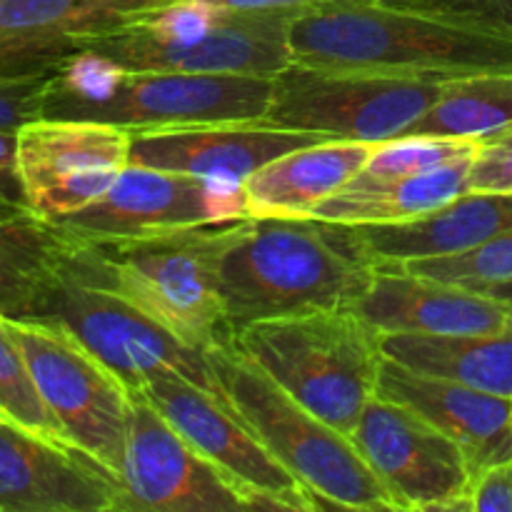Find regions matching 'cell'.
Listing matches in <instances>:
<instances>
[{"label":"cell","instance_id":"6da1fadb","mask_svg":"<svg viewBox=\"0 0 512 512\" xmlns=\"http://www.w3.org/2000/svg\"><path fill=\"white\" fill-rule=\"evenodd\" d=\"M288 45L308 68L420 83L512 70V40L375 0H335L295 15Z\"/></svg>","mask_w":512,"mask_h":512},{"label":"cell","instance_id":"7a4b0ae2","mask_svg":"<svg viewBox=\"0 0 512 512\" xmlns=\"http://www.w3.org/2000/svg\"><path fill=\"white\" fill-rule=\"evenodd\" d=\"M240 220L125 238H70L65 275L118 295L190 348L208 353L235 340L218 278Z\"/></svg>","mask_w":512,"mask_h":512},{"label":"cell","instance_id":"3957f363","mask_svg":"<svg viewBox=\"0 0 512 512\" xmlns=\"http://www.w3.org/2000/svg\"><path fill=\"white\" fill-rule=\"evenodd\" d=\"M348 225L243 218L220 260V298L233 335L260 320L350 308L373 280Z\"/></svg>","mask_w":512,"mask_h":512},{"label":"cell","instance_id":"277c9868","mask_svg":"<svg viewBox=\"0 0 512 512\" xmlns=\"http://www.w3.org/2000/svg\"><path fill=\"white\" fill-rule=\"evenodd\" d=\"M275 78L135 70L75 50L45 80L40 118L108 123L130 133L263 120Z\"/></svg>","mask_w":512,"mask_h":512},{"label":"cell","instance_id":"5b68a950","mask_svg":"<svg viewBox=\"0 0 512 512\" xmlns=\"http://www.w3.org/2000/svg\"><path fill=\"white\" fill-rule=\"evenodd\" d=\"M215 390L320 508L398 510L350 435L280 388L238 343L205 353Z\"/></svg>","mask_w":512,"mask_h":512},{"label":"cell","instance_id":"8992f818","mask_svg":"<svg viewBox=\"0 0 512 512\" xmlns=\"http://www.w3.org/2000/svg\"><path fill=\"white\" fill-rule=\"evenodd\" d=\"M235 343L300 405L345 435H353L378 395L383 343L353 308L260 320L240 330Z\"/></svg>","mask_w":512,"mask_h":512},{"label":"cell","instance_id":"52a82bcc","mask_svg":"<svg viewBox=\"0 0 512 512\" xmlns=\"http://www.w3.org/2000/svg\"><path fill=\"white\" fill-rule=\"evenodd\" d=\"M288 13H240L205 0H173L143 20L80 40L78 50L135 70L275 78L295 65Z\"/></svg>","mask_w":512,"mask_h":512},{"label":"cell","instance_id":"ba28073f","mask_svg":"<svg viewBox=\"0 0 512 512\" xmlns=\"http://www.w3.org/2000/svg\"><path fill=\"white\" fill-rule=\"evenodd\" d=\"M10 325L68 443L120 480L135 390L65 325L13 318Z\"/></svg>","mask_w":512,"mask_h":512},{"label":"cell","instance_id":"9c48e42d","mask_svg":"<svg viewBox=\"0 0 512 512\" xmlns=\"http://www.w3.org/2000/svg\"><path fill=\"white\" fill-rule=\"evenodd\" d=\"M443 83L290 65L275 75L260 123L328 140L383 143L408 133L440 98Z\"/></svg>","mask_w":512,"mask_h":512},{"label":"cell","instance_id":"30bf717a","mask_svg":"<svg viewBox=\"0 0 512 512\" xmlns=\"http://www.w3.org/2000/svg\"><path fill=\"white\" fill-rule=\"evenodd\" d=\"M140 393L245 495L250 510H318L303 483L273 458L220 393L173 370L153 375Z\"/></svg>","mask_w":512,"mask_h":512},{"label":"cell","instance_id":"8fae6325","mask_svg":"<svg viewBox=\"0 0 512 512\" xmlns=\"http://www.w3.org/2000/svg\"><path fill=\"white\" fill-rule=\"evenodd\" d=\"M350 440L398 510H473L465 453L408 405L375 395Z\"/></svg>","mask_w":512,"mask_h":512},{"label":"cell","instance_id":"7c38bea8","mask_svg":"<svg viewBox=\"0 0 512 512\" xmlns=\"http://www.w3.org/2000/svg\"><path fill=\"white\" fill-rule=\"evenodd\" d=\"M250 218L243 183L130 163L88 208L58 220L78 240L165 233Z\"/></svg>","mask_w":512,"mask_h":512},{"label":"cell","instance_id":"4fadbf2b","mask_svg":"<svg viewBox=\"0 0 512 512\" xmlns=\"http://www.w3.org/2000/svg\"><path fill=\"white\" fill-rule=\"evenodd\" d=\"M35 320H55L65 325L90 353L115 370L130 390H140L153 375L168 370L215 390L203 350L190 348L108 290L78 283L65 275L50 295L45 313Z\"/></svg>","mask_w":512,"mask_h":512},{"label":"cell","instance_id":"5bb4252c","mask_svg":"<svg viewBox=\"0 0 512 512\" xmlns=\"http://www.w3.org/2000/svg\"><path fill=\"white\" fill-rule=\"evenodd\" d=\"M133 133L90 120L40 118L18 130V175L25 203L58 223L103 198L130 165Z\"/></svg>","mask_w":512,"mask_h":512},{"label":"cell","instance_id":"9a60e30c","mask_svg":"<svg viewBox=\"0 0 512 512\" xmlns=\"http://www.w3.org/2000/svg\"><path fill=\"white\" fill-rule=\"evenodd\" d=\"M118 510L240 512L250 510V503L135 390L118 480Z\"/></svg>","mask_w":512,"mask_h":512},{"label":"cell","instance_id":"2e32d148","mask_svg":"<svg viewBox=\"0 0 512 512\" xmlns=\"http://www.w3.org/2000/svg\"><path fill=\"white\" fill-rule=\"evenodd\" d=\"M0 512H118V480L83 450L0 420Z\"/></svg>","mask_w":512,"mask_h":512},{"label":"cell","instance_id":"e0dca14e","mask_svg":"<svg viewBox=\"0 0 512 512\" xmlns=\"http://www.w3.org/2000/svg\"><path fill=\"white\" fill-rule=\"evenodd\" d=\"M173 0H0V73L50 75L80 40L113 33Z\"/></svg>","mask_w":512,"mask_h":512},{"label":"cell","instance_id":"ac0fdd59","mask_svg":"<svg viewBox=\"0 0 512 512\" xmlns=\"http://www.w3.org/2000/svg\"><path fill=\"white\" fill-rule=\"evenodd\" d=\"M350 308L380 335L498 333L510 325L498 295L415 275L398 265L375 268L365 293Z\"/></svg>","mask_w":512,"mask_h":512},{"label":"cell","instance_id":"d6986e66","mask_svg":"<svg viewBox=\"0 0 512 512\" xmlns=\"http://www.w3.org/2000/svg\"><path fill=\"white\" fill-rule=\"evenodd\" d=\"M318 140L328 138L273 128L260 120L143 130L130 140V163L245 183L270 160Z\"/></svg>","mask_w":512,"mask_h":512},{"label":"cell","instance_id":"ffe728a7","mask_svg":"<svg viewBox=\"0 0 512 512\" xmlns=\"http://www.w3.org/2000/svg\"><path fill=\"white\" fill-rule=\"evenodd\" d=\"M373 268L468 253L512 230V190H465L440 208L385 225H348Z\"/></svg>","mask_w":512,"mask_h":512},{"label":"cell","instance_id":"44dd1931","mask_svg":"<svg viewBox=\"0 0 512 512\" xmlns=\"http://www.w3.org/2000/svg\"><path fill=\"white\" fill-rule=\"evenodd\" d=\"M378 395L428 418L460 445L473 478L490 465L512 460V400L445 378L415 373L385 358Z\"/></svg>","mask_w":512,"mask_h":512},{"label":"cell","instance_id":"7402d4cb","mask_svg":"<svg viewBox=\"0 0 512 512\" xmlns=\"http://www.w3.org/2000/svg\"><path fill=\"white\" fill-rule=\"evenodd\" d=\"M373 148L360 140H318L270 160L243 183L248 215L308 218L363 168Z\"/></svg>","mask_w":512,"mask_h":512},{"label":"cell","instance_id":"603a6c76","mask_svg":"<svg viewBox=\"0 0 512 512\" xmlns=\"http://www.w3.org/2000/svg\"><path fill=\"white\" fill-rule=\"evenodd\" d=\"M480 145L423 173L365 185L345 183L338 193L313 210V218L340 225H385L420 218L468 190L470 170Z\"/></svg>","mask_w":512,"mask_h":512},{"label":"cell","instance_id":"cb8c5ba5","mask_svg":"<svg viewBox=\"0 0 512 512\" xmlns=\"http://www.w3.org/2000/svg\"><path fill=\"white\" fill-rule=\"evenodd\" d=\"M380 343L403 368L512 400V325L498 333H390Z\"/></svg>","mask_w":512,"mask_h":512},{"label":"cell","instance_id":"d4e9b609","mask_svg":"<svg viewBox=\"0 0 512 512\" xmlns=\"http://www.w3.org/2000/svg\"><path fill=\"white\" fill-rule=\"evenodd\" d=\"M73 240L58 223L20 215L0 220V315L35 320L65 278Z\"/></svg>","mask_w":512,"mask_h":512},{"label":"cell","instance_id":"484cf974","mask_svg":"<svg viewBox=\"0 0 512 512\" xmlns=\"http://www.w3.org/2000/svg\"><path fill=\"white\" fill-rule=\"evenodd\" d=\"M512 128V70L443 83L433 108L405 135L485 140Z\"/></svg>","mask_w":512,"mask_h":512},{"label":"cell","instance_id":"4316f807","mask_svg":"<svg viewBox=\"0 0 512 512\" xmlns=\"http://www.w3.org/2000/svg\"><path fill=\"white\" fill-rule=\"evenodd\" d=\"M0 420L40 438L68 443L63 428L40 395L28 358L5 315H0Z\"/></svg>","mask_w":512,"mask_h":512},{"label":"cell","instance_id":"83f0119b","mask_svg":"<svg viewBox=\"0 0 512 512\" xmlns=\"http://www.w3.org/2000/svg\"><path fill=\"white\" fill-rule=\"evenodd\" d=\"M398 268L410 270L415 275H425V278L495 295L512 285V230L500 235V238L488 240L485 245L468 250V253L410 260V263H400Z\"/></svg>","mask_w":512,"mask_h":512},{"label":"cell","instance_id":"f1b7e54d","mask_svg":"<svg viewBox=\"0 0 512 512\" xmlns=\"http://www.w3.org/2000/svg\"><path fill=\"white\" fill-rule=\"evenodd\" d=\"M512 40V0H375Z\"/></svg>","mask_w":512,"mask_h":512},{"label":"cell","instance_id":"f546056e","mask_svg":"<svg viewBox=\"0 0 512 512\" xmlns=\"http://www.w3.org/2000/svg\"><path fill=\"white\" fill-rule=\"evenodd\" d=\"M45 80L48 75L0 73V130L18 133L33 120H40Z\"/></svg>","mask_w":512,"mask_h":512},{"label":"cell","instance_id":"4dcf8cb0","mask_svg":"<svg viewBox=\"0 0 512 512\" xmlns=\"http://www.w3.org/2000/svg\"><path fill=\"white\" fill-rule=\"evenodd\" d=\"M468 190H512V128L483 140Z\"/></svg>","mask_w":512,"mask_h":512},{"label":"cell","instance_id":"1f68e13d","mask_svg":"<svg viewBox=\"0 0 512 512\" xmlns=\"http://www.w3.org/2000/svg\"><path fill=\"white\" fill-rule=\"evenodd\" d=\"M30 213L18 175V133L0 130V220Z\"/></svg>","mask_w":512,"mask_h":512},{"label":"cell","instance_id":"d6a6232c","mask_svg":"<svg viewBox=\"0 0 512 512\" xmlns=\"http://www.w3.org/2000/svg\"><path fill=\"white\" fill-rule=\"evenodd\" d=\"M470 498L475 512H512V460L475 475Z\"/></svg>","mask_w":512,"mask_h":512},{"label":"cell","instance_id":"836d02e7","mask_svg":"<svg viewBox=\"0 0 512 512\" xmlns=\"http://www.w3.org/2000/svg\"><path fill=\"white\" fill-rule=\"evenodd\" d=\"M225 10H240V13H288L300 15L310 8L335 3V0H205Z\"/></svg>","mask_w":512,"mask_h":512},{"label":"cell","instance_id":"e575fe53","mask_svg":"<svg viewBox=\"0 0 512 512\" xmlns=\"http://www.w3.org/2000/svg\"><path fill=\"white\" fill-rule=\"evenodd\" d=\"M498 295V298H503L505 303H508V313H510V325H512V285L510 288H505V290H500V293H495Z\"/></svg>","mask_w":512,"mask_h":512}]
</instances>
